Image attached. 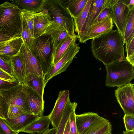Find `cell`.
<instances>
[{
    "label": "cell",
    "mask_w": 134,
    "mask_h": 134,
    "mask_svg": "<svg viewBox=\"0 0 134 134\" xmlns=\"http://www.w3.org/2000/svg\"><path fill=\"white\" fill-rule=\"evenodd\" d=\"M122 38L116 29L92 39L91 49L93 55L105 66L125 59Z\"/></svg>",
    "instance_id": "cell-1"
},
{
    "label": "cell",
    "mask_w": 134,
    "mask_h": 134,
    "mask_svg": "<svg viewBox=\"0 0 134 134\" xmlns=\"http://www.w3.org/2000/svg\"><path fill=\"white\" fill-rule=\"evenodd\" d=\"M43 9L46 10L51 18L43 36L49 35L54 31L62 30H66L72 36H76L74 19L60 0H46Z\"/></svg>",
    "instance_id": "cell-2"
},
{
    "label": "cell",
    "mask_w": 134,
    "mask_h": 134,
    "mask_svg": "<svg viewBox=\"0 0 134 134\" xmlns=\"http://www.w3.org/2000/svg\"><path fill=\"white\" fill-rule=\"evenodd\" d=\"M21 10L8 1L0 4V35L21 37Z\"/></svg>",
    "instance_id": "cell-3"
},
{
    "label": "cell",
    "mask_w": 134,
    "mask_h": 134,
    "mask_svg": "<svg viewBox=\"0 0 134 134\" xmlns=\"http://www.w3.org/2000/svg\"><path fill=\"white\" fill-rule=\"evenodd\" d=\"M105 66L107 86L120 87L130 83L134 78V66L126 59Z\"/></svg>",
    "instance_id": "cell-4"
},
{
    "label": "cell",
    "mask_w": 134,
    "mask_h": 134,
    "mask_svg": "<svg viewBox=\"0 0 134 134\" xmlns=\"http://www.w3.org/2000/svg\"><path fill=\"white\" fill-rule=\"evenodd\" d=\"M30 50L39 64L44 76L52 65L53 46L50 36H43L34 39Z\"/></svg>",
    "instance_id": "cell-5"
},
{
    "label": "cell",
    "mask_w": 134,
    "mask_h": 134,
    "mask_svg": "<svg viewBox=\"0 0 134 134\" xmlns=\"http://www.w3.org/2000/svg\"><path fill=\"white\" fill-rule=\"evenodd\" d=\"M2 97H0V103L3 109L4 119L8 118L9 105H15L30 110L23 89V84L19 83L6 89L1 90Z\"/></svg>",
    "instance_id": "cell-6"
},
{
    "label": "cell",
    "mask_w": 134,
    "mask_h": 134,
    "mask_svg": "<svg viewBox=\"0 0 134 134\" xmlns=\"http://www.w3.org/2000/svg\"><path fill=\"white\" fill-rule=\"evenodd\" d=\"M76 40L69 46L61 59L55 65L50 67L43 76L45 87L48 81L54 77L66 70L73 59L79 52L80 47L76 43Z\"/></svg>",
    "instance_id": "cell-7"
},
{
    "label": "cell",
    "mask_w": 134,
    "mask_h": 134,
    "mask_svg": "<svg viewBox=\"0 0 134 134\" xmlns=\"http://www.w3.org/2000/svg\"><path fill=\"white\" fill-rule=\"evenodd\" d=\"M110 17L122 37L132 7L128 5L127 0H110Z\"/></svg>",
    "instance_id": "cell-8"
},
{
    "label": "cell",
    "mask_w": 134,
    "mask_h": 134,
    "mask_svg": "<svg viewBox=\"0 0 134 134\" xmlns=\"http://www.w3.org/2000/svg\"><path fill=\"white\" fill-rule=\"evenodd\" d=\"M134 85L130 83L118 87L115 91L117 102L125 114L134 115Z\"/></svg>",
    "instance_id": "cell-9"
},
{
    "label": "cell",
    "mask_w": 134,
    "mask_h": 134,
    "mask_svg": "<svg viewBox=\"0 0 134 134\" xmlns=\"http://www.w3.org/2000/svg\"><path fill=\"white\" fill-rule=\"evenodd\" d=\"M26 77L33 74L39 77H43L42 71L37 59L30 49L24 43L20 50Z\"/></svg>",
    "instance_id": "cell-10"
},
{
    "label": "cell",
    "mask_w": 134,
    "mask_h": 134,
    "mask_svg": "<svg viewBox=\"0 0 134 134\" xmlns=\"http://www.w3.org/2000/svg\"><path fill=\"white\" fill-rule=\"evenodd\" d=\"M70 100L69 90H63L59 92L54 107L48 115L53 127L57 128L58 126L66 104Z\"/></svg>",
    "instance_id": "cell-11"
},
{
    "label": "cell",
    "mask_w": 134,
    "mask_h": 134,
    "mask_svg": "<svg viewBox=\"0 0 134 134\" xmlns=\"http://www.w3.org/2000/svg\"><path fill=\"white\" fill-rule=\"evenodd\" d=\"M23 89L30 110L39 117L43 116L44 112L43 98L25 84H23Z\"/></svg>",
    "instance_id": "cell-12"
},
{
    "label": "cell",
    "mask_w": 134,
    "mask_h": 134,
    "mask_svg": "<svg viewBox=\"0 0 134 134\" xmlns=\"http://www.w3.org/2000/svg\"><path fill=\"white\" fill-rule=\"evenodd\" d=\"M105 0H92L87 17L80 33L76 35L79 42L83 43L88 31L98 15Z\"/></svg>",
    "instance_id": "cell-13"
},
{
    "label": "cell",
    "mask_w": 134,
    "mask_h": 134,
    "mask_svg": "<svg viewBox=\"0 0 134 134\" xmlns=\"http://www.w3.org/2000/svg\"><path fill=\"white\" fill-rule=\"evenodd\" d=\"M114 27L111 17L108 16L105 18L91 26L85 37L83 43L110 31L112 30Z\"/></svg>",
    "instance_id": "cell-14"
},
{
    "label": "cell",
    "mask_w": 134,
    "mask_h": 134,
    "mask_svg": "<svg viewBox=\"0 0 134 134\" xmlns=\"http://www.w3.org/2000/svg\"><path fill=\"white\" fill-rule=\"evenodd\" d=\"M51 20L50 15L45 9L36 13L34 24V39L44 35Z\"/></svg>",
    "instance_id": "cell-15"
},
{
    "label": "cell",
    "mask_w": 134,
    "mask_h": 134,
    "mask_svg": "<svg viewBox=\"0 0 134 134\" xmlns=\"http://www.w3.org/2000/svg\"><path fill=\"white\" fill-rule=\"evenodd\" d=\"M39 117L33 114H25L14 119H4L10 128L17 133Z\"/></svg>",
    "instance_id": "cell-16"
},
{
    "label": "cell",
    "mask_w": 134,
    "mask_h": 134,
    "mask_svg": "<svg viewBox=\"0 0 134 134\" xmlns=\"http://www.w3.org/2000/svg\"><path fill=\"white\" fill-rule=\"evenodd\" d=\"M10 64L13 77L19 83L26 84V76L20 51L9 58Z\"/></svg>",
    "instance_id": "cell-17"
},
{
    "label": "cell",
    "mask_w": 134,
    "mask_h": 134,
    "mask_svg": "<svg viewBox=\"0 0 134 134\" xmlns=\"http://www.w3.org/2000/svg\"><path fill=\"white\" fill-rule=\"evenodd\" d=\"M51 122L48 116L43 115L31 122L21 132L30 134H41L49 129Z\"/></svg>",
    "instance_id": "cell-18"
},
{
    "label": "cell",
    "mask_w": 134,
    "mask_h": 134,
    "mask_svg": "<svg viewBox=\"0 0 134 134\" xmlns=\"http://www.w3.org/2000/svg\"><path fill=\"white\" fill-rule=\"evenodd\" d=\"M112 130L111 123L100 116L81 134H112Z\"/></svg>",
    "instance_id": "cell-19"
},
{
    "label": "cell",
    "mask_w": 134,
    "mask_h": 134,
    "mask_svg": "<svg viewBox=\"0 0 134 134\" xmlns=\"http://www.w3.org/2000/svg\"><path fill=\"white\" fill-rule=\"evenodd\" d=\"M100 117L98 114L92 112L76 114V121L78 133L81 134Z\"/></svg>",
    "instance_id": "cell-20"
},
{
    "label": "cell",
    "mask_w": 134,
    "mask_h": 134,
    "mask_svg": "<svg viewBox=\"0 0 134 134\" xmlns=\"http://www.w3.org/2000/svg\"><path fill=\"white\" fill-rule=\"evenodd\" d=\"M46 0H12L10 3L21 10H25L35 13L41 12Z\"/></svg>",
    "instance_id": "cell-21"
},
{
    "label": "cell",
    "mask_w": 134,
    "mask_h": 134,
    "mask_svg": "<svg viewBox=\"0 0 134 134\" xmlns=\"http://www.w3.org/2000/svg\"><path fill=\"white\" fill-rule=\"evenodd\" d=\"M88 0H60L73 18L77 17L84 8Z\"/></svg>",
    "instance_id": "cell-22"
},
{
    "label": "cell",
    "mask_w": 134,
    "mask_h": 134,
    "mask_svg": "<svg viewBox=\"0 0 134 134\" xmlns=\"http://www.w3.org/2000/svg\"><path fill=\"white\" fill-rule=\"evenodd\" d=\"M77 39L76 36L74 37L69 36L53 51L51 66L55 65L61 59L70 44Z\"/></svg>",
    "instance_id": "cell-23"
},
{
    "label": "cell",
    "mask_w": 134,
    "mask_h": 134,
    "mask_svg": "<svg viewBox=\"0 0 134 134\" xmlns=\"http://www.w3.org/2000/svg\"><path fill=\"white\" fill-rule=\"evenodd\" d=\"M43 77L29 74L26 77V85L43 98L44 87Z\"/></svg>",
    "instance_id": "cell-24"
},
{
    "label": "cell",
    "mask_w": 134,
    "mask_h": 134,
    "mask_svg": "<svg viewBox=\"0 0 134 134\" xmlns=\"http://www.w3.org/2000/svg\"><path fill=\"white\" fill-rule=\"evenodd\" d=\"M77 106L76 102H72L70 100L67 102L64 109L63 116L58 127L56 134H64L66 123L70 114L75 111Z\"/></svg>",
    "instance_id": "cell-25"
},
{
    "label": "cell",
    "mask_w": 134,
    "mask_h": 134,
    "mask_svg": "<svg viewBox=\"0 0 134 134\" xmlns=\"http://www.w3.org/2000/svg\"><path fill=\"white\" fill-rule=\"evenodd\" d=\"M23 43L21 37L13 40L0 51V55L10 57L16 55L20 51Z\"/></svg>",
    "instance_id": "cell-26"
},
{
    "label": "cell",
    "mask_w": 134,
    "mask_h": 134,
    "mask_svg": "<svg viewBox=\"0 0 134 134\" xmlns=\"http://www.w3.org/2000/svg\"><path fill=\"white\" fill-rule=\"evenodd\" d=\"M134 37V6L130 8L129 17L125 26L122 42L124 44L130 41Z\"/></svg>",
    "instance_id": "cell-27"
},
{
    "label": "cell",
    "mask_w": 134,
    "mask_h": 134,
    "mask_svg": "<svg viewBox=\"0 0 134 134\" xmlns=\"http://www.w3.org/2000/svg\"><path fill=\"white\" fill-rule=\"evenodd\" d=\"M92 0H88L83 10L76 18H73L75 24V31L79 35L81 32L86 20Z\"/></svg>",
    "instance_id": "cell-28"
},
{
    "label": "cell",
    "mask_w": 134,
    "mask_h": 134,
    "mask_svg": "<svg viewBox=\"0 0 134 134\" xmlns=\"http://www.w3.org/2000/svg\"><path fill=\"white\" fill-rule=\"evenodd\" d=\"M49 36L51 39L53 51L55 49L67 38L72 36L65 30L54 31Z\"/></svg>",
    "instance_id": "cell-29"
},
{
    "label": "cell",
    "mask_w": 134,
    "mask_h": 134,
    "mask_svg": "<svg viewBox=\"0 0 134 134\" xmlns=\"http://www.w3.org/2000/svg\"><path fill=\"white\" fill-rule=\"evenodd\" d=\"M21 18V37L24 43L30 50L32 46L34 39L32 37L27 24L22 15Z\"/></svg>",
    "instance_id": "cell-30"
},
{
    "label": "cell",
    "mask_w": 134,
    "mask_h": 134,
    "mask_svg": "<svg viewBox=\"0 0 134 134\" xmlns=\"http://www.w3.org/2000/svg\"><path fill=\"white\" fill-rule=\"evenodd\" d=\"M25 114H33L30 110L18 105H10L9 106L7 113L8 118L14 119Z\"/></svg>",
    "instance_id": "cell-31"
},
{
    "label": "cell",
    "mask_w": 134,
    "mask_h": 134,
    "mask_svg": "<svg viewBox=\"0 0 134 134\" xmlns=\"http://www.w3.org/2000/svg\"><path fill=\"white\" fill-rule=\"evenodd\" d=\"M21 13L32 37L34 39V18L36 13L25 10H21Z\"/></svg>",
    "instance_id": "cell-32"
},
{
    "label": "cell",
    "mask_w": 134,
    "mask_h": 134,
    "mask_svg": "<svg viewBox=\"0 0 134 134\" xmlns=\"http://www.w3.org/2000/svg\"><path fill=\"white\" fill-rule=\"evenodd\" d=\"M111 13L110 0H105L98 15L92 25L100 22L107 17H110Z\"/></svg>",
    "instance_id": "cell-33"
},
{
    "label": "cell",
    "mask_w": 134,
    "mask_h": 134,
    "mask_svg": "<svg viewBox=\"0 0 134 134\" xmlns=\"http://www.w3.org/2000/svg\"><path fill=\"white\" fill-rule=\"evenodd\" d=\"M125 45L126 53V59L132 65L134 66V37Z\"/></svg>",
    "instance_id": "cell-34"
},
{
    "label": "cell",
    "mask_w": 134,
    "mask_h": 134,
    "mask_svg": "<svg viewBox=\"0 0 134 134\" xmlns=\"http://www.w3.org/2000/svg\"><path fill=\"white\" fill-rule=\"evenodd\" d=\"M9 58L10 57L0 55V69L14 77L10 64Z\"/></svg>",
    "instance_id": "cell-35"
},
{
    "label": "cell",
    "mask_w": 134,
    "mask_h": 134,
    "mask_svg": "<svg viewBox=\"0 0 134 134\" xmlns=\"http://www.w3.org/2000/svg\"><path fill=\"white\" fill-rule=\"evenodd\" d=\"M126 131H134V115L125 114L123 117Z\"/></svg>",
    "instance_id": "cell-36"
},
{
    "label": "cell",
    "mask_w": 134,
    "mask_h": 134,
    "mask_svg": "<svg viewBox=\"0 0 134 134\" xmlns=\"http://www.w3.org/2000/svg\"><path fill=\"white\" fill-rule=\"evenodd\" d=\"M0 134H19L14 131L0 117Z\"/></svg>",
    "instance_id": "cell-37"
},
{
    "label": "cell",
    "mask_w": 134,
    "mask_h": 134,
    "mask_svg": "<svg viewBox=\"0 0 134 134\" xmlns=\"http://www.w3.org/2000/svg\"><path fill=\"white\" fill-rule=\"evenodd\" d=\"M75 111L70 114L69 118L70 127L71 134H78L76 121Z\"/></svg>",
    "instance_id": "cell-38"
},
{
    "label": "cell",
    "mask_w": 134,
    "mask_h": 134,
    "mask_svg": "<svg viewBox=\"0 0 134 134\" xmlns=\"http://www.w3.org/2000/svg\"><path fill=\"white\" fill-rule=\"evenodd\" d=\"M19 83L17 81L6 80L0 79V89H6Z\"/></svg>",
    "instance_id": "cell-39"
},
{
    "label": "cell",
    "mask_w": 134,
    "mask_h": 134,
    "mask_svg": "<svg viewBox=\"0 0 134 134\" xmlns=\"http://www.w3.org/2000/svg\"><path fill=\"white\" fill-rule=\"evenodd\" d=\"M17 38L0 35V51L10 42Z\"/></svg>",
    "instance_id": "cell-40"
},
{
    "label": "cell",
    "mask_w": 134,
    "mask_h": 134,
    "mask_svg": "<svg viewBox=\"0 0 134 134\" xmlns=\"http://www.w3.org/2000/svg\"><path fill=\"white\" fill-rule=\"evenodd\" d=\"M57 129L53 127L48 129L41 134H56Z\"/></svg>",
    "instance_id": "cell-41"
},
{
    "label": "cell",
    "mask_w": 134,
    "mask_h": 134,
    "mask_svg": "<svg viewBox=\"0 0 134 134\" xmlns=\"http://www.w3.org/2000/svg\"><path fill=\"white\" fill-rule=\"evenodd\" d=\"M64 134H71L70 130L69 119L66 123Z\"/></svg>",
    "instance_id": "cell-42"
},
{
    "label": "cell",
    "mask_w": 134,
    "mask_h": 134,
    "mask_svg": "<svg viewBox=\"0 0 134 134\" xmlns=\"http://www.w3.org/2000/svg\"><path fill=\"white\" fill-rule=\"evenodd\" d=\"M0 117L4 119L3 109L2 105L0 103Z\"/></svg>",
    "instance_id": "cell-43"
},
{
    "label": "cell",
    "mask_w": 134,
    "mask_h": 134,
    "mask_svg": "<svg viewBox=\"0 0 134 134\" xmlns=\"http://www.w3.org/2000/svg\"><path fill=\"white\" fill-rule=\"evenodd\" d=\"M122 134H134V131H123Z\"/></svg>",
    "instance_id": "cell-44"
},
{
    "label": "cell",
    "mask_w": 134,
    "mask_h": 134,
    "mask_svg": "<svg viewBox=\"0 0 134 134\" xmlns=\"http://www.w3.org/2000/svg\"><path fill=\"white\" fill-rule=\"evenodd\" d=\"M2 97V95L0 92V97Z\"/></svg>",
    "instance_id": "cell-45"
},
{
    "label": "cell",
    "mask_w": 134,
    "mask_h": 134,
    "mask_svg": "<svg viewBox=\"0 0 134 134\" xmlns=\"http://www.w3.org/2000/svg\"><path fill=\"white\" fill-rule=\"evenodd\" d=\"M23 134V133H22V134Z\"/></svg>",
    "instance_id": "cell-46"
},
{
    "label": "cell",
    "mask_w": 134,
    "mask_h": 134,
    "mask_svg": "<svg viewBox=\"0 0 134 134\" xmlns=\"http://www.w3.org/2000/svg\"><path fill=\"white\" fill-rule=\"evenodd\" d=\"M78 134H79V133H78Z\"/></svg>",
    "instance_id": "cell-47"
},
{
    "label": "cell",
    "mask_w": 134,
    "mask_h": 134,
    "mask_svg": "<svg viewBox=\"0 0 134 134\" xmlns=\"http://www.w3.org/2000/svg\"><path fill=\"white\" fill-rule=\"evenodd\" d=\"M0 79H1L0 78Z\"/></svg>",
    "instance_id": "cell-48"
}]
</instances>
